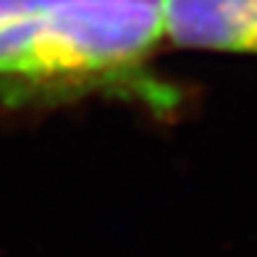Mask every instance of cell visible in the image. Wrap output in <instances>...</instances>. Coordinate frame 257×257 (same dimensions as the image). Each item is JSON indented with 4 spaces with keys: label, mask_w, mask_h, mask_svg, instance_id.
<instances>
[{
    "label": "cell",
    "mask_w": 257,
    "mask_h": 257,
    "mask_svg": "<svg viewBox=\"0 0 257 257\" xmlns=\"http://www.w3.org/2000/svg\"><path fill=\"white\" fill-rule=\"evenodd\" d=\"M163 16L179 48L257 53V0H163Z\"/></svg>",
    "instance_id": "obj_2"
},
{
    "label": "cell",
    "mask_w": 257,
    "mask_h": 257,
    "mask_svg": "<svg viewBox=\"0 0 257 257\" xmlns=\"http://www.w3.org/2000/svg\"><path fill=\"white\" fill-rule=\"evenodd\" d=\"M163 0H0V102L42 108L92 92L171 113L179 92L150 74Z\"/></svg>",
    "instance_id": "obj_1"
}]
</instances>
